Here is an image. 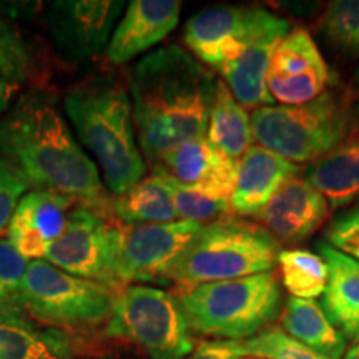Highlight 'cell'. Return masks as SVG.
I'll use <instances>...</instances> for the list:
<instances>
[{
  "mask_svg": "<svg viewBox=\"0 0 359 359\" xmlns=\"http://www.w3.org/2000/svg\"><path fill=\"white\" fill-rule=\"evenodd\" d=\"M0 156L35 190L60 193L97 213L110 210L98 168L50 93L32 90L0 116Z\"/></svg>",
  "mask_w": 359,
  "mask_h": 359,
  "instance_id": "6da1fadb",
  "label": "cell"
},
{
  "mask_svg": "<svg viewBox=\"0 0 359 359\" xmlns=\"http://www.w3.org/2000/svg\"><path fill=\"white\" fill-rule=\"evenodd\" d=\"M217 82L178 45H165L130 69L133 125L151 163L182 143L206 137Z\"/></svg>",
  "mask_w": 359,
  "mask_h": 359,
  "instance_id": "7a4b0ae2",
  "label": "cell"
},
{
  "mask_svg": "<svg viewBox=\"0 0 359 359\" xmlns=\"http://www.w3.org/2000/svg\"><path fill=\"white\" fill-rule=\"evenodd\" d=\"M65 110L115 196L142 182L147 165L135 140L132 102L122 82L110 75L83 80L65 95Z\"/></svg>",
  "mask_w": 359,
  "mask_h": 359,
  "instance_id": "3957f363",
  "label": "cell"
},
{
  "mask_svg": "<svg viewBox=\"0 0 359 359\" xmlns=\"http://www.w3.org/2000/svg\"><path fill=\"white\" fill-rule=\"evenodd\" d=\"M191 331L206 338L246 341L273 326L283 309L275 271L177 290Z\"/></svg>",
  "mask_w": 359,
  "mask_h": 359,
  "instance_id": "277c9868",
  "label": "cell"
},
{
  "mask_svg": "<svg viewBox=\"0 0 359 359\" xmlns=\"http://www.w3.org/2000/svg\"><path fill=\"white\" fill-rule=\"evenodd\" d=\"M280 241L263 224L230 215L201 226L170 268L167 281L178 288L262 275L275 269Z\"/></svg>",
  "mask_w": 359,
  "mask_h": 359,
  "instance_id": "5b68a950",
  "label": "cell"
},
{
  "mask_svg": "<svg viewBox=\"0 0 359 359\" xmlns=\"http://www.w3.org/2000/svg\"><path fill=\"white\" fill-rule=\"evenodd\" d=\"M348 125L346 107L331 92L304 105L262 107L251 114L259 147L293 163H314L330 154L344 142Z\"/></svg>",
  "mask_w": 359,
  "mask_h": 359,
  "instance_id": "8992f818",
  "label": "cell"
},
{
  "mask_svg": "<svg viewBox=\"0 0 359 359\" xmlns=\"http://www.w3.org/2000/svg\"><path fill=\"white\" fill-rule=\"evenodd\" d=\"M103 334L128 341L150 359H187L195 349L177 296L143 285L118 290Z\"/></svg>",
  "mask_w": 359,
  "mask_h": 359,
  "instance_id": "52a82bcc",
  "label": "cell"
},
{
  "mask_svg": "<svg viewBox=\"0 0 359 359\" xmlns=\"http://www.w3.org/2000/svg\"><path fill=\"white\" fill-rule=\"evenodd\" d=\"M118 290L69 275L43 259L30 262L22 309L25 316L58 331H90L109 321Z\"/></svg>",
  "mask_w": 359,
  "mask_h": 359,
  "instance_id": "ba28073f",
  "label": "cell"
},
{
  "mask_svg": "<svg viewBox=\"0 0 359 359\" xmlns=\"http://www.w3.org/2000/svg\"><path fill=\"white\" fill-rule=\"evenodd\" d=\"M288 32V20L264 8L217 6L187 22L183 40L200 62L219 72L248 48L266 40H281Z\"/></svg>",
  "mask_w": 359,
  "mask_h": 359,
  "instance_id": "9c48e42d",
  "label": "cell"
},
{
  "mask_svg": "<svg viewBox=\"0 0 359 359\" xmlns=\"http://www.w3.org/2000/svg\"><path fill=\"white\" fill-rule=\"evenodd\" d=\"M122 226H111L100 213L79 206L72 210L60 238L48 246L45 259L69 275L122 290L115 280Z\"/></svg>",
  "mask_w": 359,
  "mask_h": 359,
  "instance_id": "30bf717a",
  "label": "cell"
},
{
  "mask_svg": "<svg viewBox=\"0 0 359 359\" xmlns=\"http://www.w3.org/2000/svg\"><path fill=\"white\" fill-rule=\"evenodd\" d=\"M201 226L183 219L122 226L115 262V280L120 288L133 281L167 280L170 268L195 240Z\"/></svg>",
  "mask_w": 359,
  "mask_h": 359,
  "instance_id": "8fae6325",
  "label": "cell"
},
{
  "mask_svg": "<svg viewBox=\"0 0 359 359\" xmlns=\"http://www.w3.org/2000/svg\"><path fill=\"white\" fill-rule=\"evenodd\" d=\"M330 69L311 34L294 27L273 48L268 67V90L281 105H304L325 95Z\"/></svg>",
  "mask_w": 359,
  "mask_h": 359,
  "instance_id": "7c38bea8",
  "label": "cell"
},
{
  "mask_svg": "<svg viewBox=\"0 0 359 359\" xmlns=\"http://www.w3.org/2000/svg\"><path fill=\"white\" fill-rule=\"evenodd\" d=\"M123 2L58 0L48 8V29L58 55L65 62L93 60L109 47Z\"/></svg>",
  "mask_w": 359,
  "mask_h": 359,
  "instance_id": "4fadbf2b",
  "label": "cell"
},
{
  "mask_svg": "<svg viewBox=\"0 0 359 359\" xmlns=\"http://www.w3.org/2000/svg\"><path fill=\"white\" fill-rule=\"evenodd\" d=\"M258 218L280 243L296 245L325 224L330 203L306 177L294 175L283 183Z\"/></svg>",
  "mask_w": 359,
  "mask_h": 359,
  "instance_id": "5bb4252c",
  "label": "cell"
},
{
  "mask_svg": "<svg viewBox=\"0 0 359 359\" xmlns=\"http://www.w3.org/2000/svg\"><path fill=\"white\" fill-rule=\"evenodd\" d=\"M75 201L48 190H32L22 196L8 224V241L27 259L45 258L48 246L60 238Z\"/></svg>",
  "mask_w": 359,
  "mask_h": 359,
  "instance_id": "9a60e30c",
  "label": "cell"
},
{
  "mask_svg": "<svg viewBox=\"0 0 359 359\" xmlns=\"http://www.w3.org/2000/svg\"><path fill=\"white\" fill-rule=\"evenodd\" d=\"M182 2L178 0H133L111 35L107 58L127 64L161 42L178 25Z\"/></svg>",
  "mask_w": 359,
  "mask_h": 359,
  "instance_id": "2e32d148",
  "label": "cell"
},
{
  "mask_svg": "<svg viewBox=\"0 0 359 359\" xmlns=\"http://www.w3.org/2000/svg\"><path fill=\"white\" fill-rule=\"evenodd\" d=\"M298 172V165L293 161L259 145H251L238 160L231 212L240 217L258 218L283 183Z\"/></svg>",
  "mask_w": 359,
  "mask_h": 359,
  "instance_id": "e0dca14e",
  "label": "cell"
},
{
  "mask_svg": "<svg viewBox=\"0 0 359 359\" xmlns=\"http://www.w3.org/2000/svg\"><path fill=\"white\" fill-rule=\"evenodd\" d=\"M156 165L182 185L205 188L228 198L235 190L238 161L223 155L206 137L175 147Z\"/></svg>",
  "mask_w": 359,
  "mask_h": 359,
  "instance_id": "ac0fdd59",
  "label": "cell"
},
{
  "mask_svg": "<svg viewBox=\"0 0 359 359\" xmlns=\"http://www.w3.org/2000/svg\"><path fill=\"white\" fill-rule=\"evenodd\" d=\"M318 255L325 259L330 278L323 293V309L343 338L359 343V262L321 240Z\"/></svg>",
  "mask_w": 359,
  "mask_h": 359,
  "instance_id": "d6986e66",
  "label": "cell"
},
{
  "mask_svg": "<svg viewBox=\"0 0 359 359\" xmlns=\"http://www.w3.org/2000/svg\"><path fill=\"white\" fill-rule=\"evenodd\" d=\"M69 333L39 327L25 314H0V359H72Z\"/></svg>",
  "mask_w": 359,
  "mask_h": 359,
  "instance_id": "ffe728a7",
  "label": "cell"
},
{
  "mask_svg": "<svg viewBox=\"0 0 359 359\" xmlns=\"http://www.w3.org/2000/svg\"><path fill=\"white\" fill-rule=\"evenodd\" d=\"M311 185L330 203L341 208L359 196V132H354L330 154L311 163L308 177Z\"/></svg>",
  "mask_w": 359,
  "mask_h": 359,
  "instance_id": "44dd1931",
  "label": "cell"
},
{
  "mask_svg": "<svg viewBox=\"0 0 359 359\" xmlns=\"http://www.w3.org/2000/svg\"><path fill=\"white\" fill-rule=\"evenodd\" d=\"M110 212L125 226L177 222L178 215L163 168L155 165L151 175L123 195L115 196V200L110 201Z\"/></svg>",
  "mask_w": 359,
  "mask_h": 359,
  "instance_id": "7402d4cb",
  "label": "cell"
},
{
  "mask_svg": "<svg viewBox=\"0 0 359 359\" xmlns=\"http://www.w3.org/2000/svg\"><path fill=\"white\" fill-rule=\"evenodd\" d=\"M280 326L286 334L299 341L327 359H341L346 349V339L333 326L325 309L314 299L290 296L280 314Z\"/></svg>",
  "mask_w": 359,
  "mask_h": 359,
  "instance_id": "603a6c76",
  "label": "cell"
},
{
  "mask_svg": "<svg viewBox=\"0 0 359 359\" xmlns=\"http://www.w3.org/2000/svg\"><path fill=\"white\" fill-rule=\"evenodd\" d=\"M280 40H266L246 50L240 58L219 70L226 80L228 90L243 109L258 110L271 107L275 102L269 95L266 77L273 48Z\"/></svg>",
  "mask_w": 359,
  "mask_h": 359,
  "instance_id": "cb8c5ba5",
  "label": "cell"
},
{
  "mask_svg": "<svg viewBox=\"0 0 359 359\" xmlns=\"http://www.w3.org/2000/svg\"><path fill=\"white\" fill-rule=\"evenodd\" d=\"M206 138L223 155L235 161L240 160L253 143L251 116L235 100L222 80H218L215 90Z\"/></svg>",
  "mask_w": 359,
  "mask_h": 359,
  "instance_id": "d4e9b609",
  "label": "cell"
},
{
  "mask_svg": "<svg viewBox=\"0 0 359 359\" xmlns=\"http://www.w3.org/2000/svg\"><path fill=\"white\" fill-rule=\"evenodd\" d=\"M281 283L293 298L313 299L323 296L330 269L320 255L309 250H283L278 257Z\"/></svg>",
  "mask_w": 359,
  "mask_h": 359,
  "instance_id": "484cf974",
  "label": "cell"
},
{
  "mask_svg": "<svg viewBox=\"0 0 359 359\" xmlns=\"http://www.w3.org/2000/svg\"><path fill=\"white\" fill-rule=\"evenodd\" d=\"M165 175H167L175 210H177L178 218H182L183 222L206 224L215 222V219L230 217V213H233L231 198H228V196L218 195V193L200 187L182 185V183L175 182L167 172Z\"/></svg>",
  "mask_w": 359,
  "mask_h": 359,
  "instance_id": "4316f807",
  "label": "cell"
},
{
  "mask_svg": "<svg viewBox=\"0 0 359 359\" xmlns=\"http://www.w3.org/2000/svg\"><path fill=\"white\" fill-rule=\"evenodd\" d=\"M321 32L339 50L359 55V0H336L321 17Z\"/></svg>",
  "mask_w": 359,
  "mask_h": 359,
  "instance_id": "83f0119b",
  "label": "cell"
},
{
  "mask_svg": "<svg viewBox=\"0 0 359 359\" xmlns=\"http://www.w3.org/2000/svg\"><path fill=\"white\" fill-rule=\"evenodd\" d=\"M29 262L8 240H0V314H25L22 290Z\"/></svg>",
  "mask_w": 359,
  "mask_h": 359,
  "instance_id": "f1b7e54d",
  "label": "cell"
},
{
  "mask_svg": "<svg viewBox=\"0 0 359 359\" xmlns=\"http://www.w3.org/2000/svg\"><path fill=\"white\" fill-rule=\"evenodd\" d=\"M243 356L262 359H327L285 333L281 327H268L253 338L240 341Z\"/></svg>",
  "mask_w": 359,
  "mask_h": 359,
  "instance_id": "f546056e",
  "label": "cell"
},
{
  "mask_svg": "<svg viewBox=\"0 0 359 359\" xmlns=\"http://www.w3.org/2000/svg\"><path fill=\"white\" fill-rule=\"evenodd\" d=\"M34 55L29 43L15 27L0 19V74L15 83L34 74Z\"/></svg>",
  "mask_w": 359,
  "mask_h": 359,
  "instance_id": "4dcf8cb0",
  "label": "cell"
},
{
  "mask_svg": "<svg viewBox=\"0 0 359 359\" xmlns=\"http://www.w3.org/2000/svg\"><path fill=\"white\" fill-rule=\"evenodd\" d=\"M326 243L359 262V206L331 219L325 230Z\"/></svg>",
  "mask_w": 359,
  "mask_h": 359,
  "instance_id": "1f68e13d",
  "label": "cell"
},
{
  "mask_svg": "<svg viewBox=\"0 0 359 359\" xmlns=\"http://www.w3.org/2000/svg\"><path fill=\"white\" fill-rule=\"evenodd\" d=\"M27 190L29 183L0 156V235L8 230L15 208Z\"/></svg>",
  "mask_w": 359,
  "mask_h": 359,
  "instance_id": "d6a6232c",
  "label": "cell"
},
{
  "mask_svg": "<svg viewBox=\"0 0 359 359\" xmlns=\"http://www.w3.org/2000/svg\"><path fill=\"white\" fill-rule=\"evenodd\" d=\"M240 341H224L213 339L203 341L198 346L193 349L190 356L187 359H241Z\"/></svg>",
  "mask_w": 359,
  "mask_h": 359,
  "instance_id": "836d02e7",
  "label": "cell"
},
{
  "mask_svg": "<svg viewBox=\"0 0 359 359\" xmlns=\"http://www.w3.org/2000/svg\"><path fill=\"white\" fill-rule=\"evenodd\" d=\"M17 92H19V83L12 82L0 74V115L11 107V102Z\"/></svg>",
  "mask_w": 359,
  "mask_h": 359,
  "instance_id": "e575fe53",
  "label": "cell"
},
{
  "mask_svg": "<svg viewBox=\"0 0 359 359\" xmlns=\"http://www.w3.org/2000/svg\"><path fill=\"white\" fill-rule=\"evenodd\" d=\"M353 116L359 122V72L356 75V80H354V87H353Z\"/></svg>",
  "mask_w": 359,
  "mask_h": 359,
  "instance_id": "d590c367",
  "label": "cell"
},
{
  "mask_svg": "<svg viewBox=\"0 0 359 359\" xmlns=\"http://www.w3.org/2000/svg\"><path fill=\"white\" fill-rule=\"evenodd\" d=\"M343 359H359V343L354 344L353 348H349L346 356H344Z\"/></svg>",
  "mask_w": 359,
  "mask_h": 359,
  "instance_id": "8d00e7d4",
  "label": "cell"
},
{
  "mask_svg": "<svg viewBox=\"0 0 359 359\" xmlns=\"http://www.w3.org/2000/svg\"><path fill=\"white\" fill-rule=\"evenodd\" d=\"M241 359H262V358H255V356H243Z\"/></svg>",
  "mask_w": 359,
  "mask_h": 359,
  "instance_id": "74e56055",
  "label": "cell"
}]
</instances>
